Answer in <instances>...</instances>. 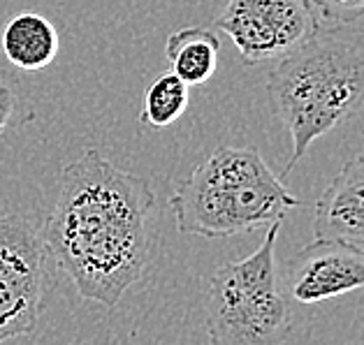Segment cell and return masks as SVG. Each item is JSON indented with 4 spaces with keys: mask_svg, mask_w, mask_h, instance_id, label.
Listing matches in <instances>:
<instances>
[{
    "mask_svg": "<svg viewBox=\"0 0 364 345\" xmlns=\"http://www.w3.org/2000/svg\"><path fill=\"white\" fill-rule=\"evenodd\" d=\"M281 220L244 260L214 271L207 295L209 345H283L292 334V313L277 271Z\"/></svg>",
    "mask_w": 364,
    "mask_h": 345,
    "instance_id": "4",
    "label": "cell"
},
{
    "mask_svg": "<svg viewBox=\"0 0 364 345\" xmlns=\"http://www.w3.org/2000/svg\"><path fill=\"white\" fill-rule=\"evenodd\" d=\"M156 192L97 148L63 167L42 227L44 246L88 302L114 308L139 283L151 255Z\"/></svg>",
    "mask_w": 364,
    "mask_h": 345,
    "instance_id": "1",
    "label": "cell"
},
{
    "mask_svg": "<svg viewBox=\"0 0 364 345\" xmlns=\"http://www.w3.org/2000/svg\"><path fill=\"white\" fill-rule=\"evenodd\" d=\"M218 51V35L204 26L174 31L165 42V56L170 60L172 75L179 77L186 86H202L216 75Z\"/></svg>",
    "mask_w": 364,
    "mask_h": 345,
    "instance_id": "10",
    "label": "cell"
},
{
    "mask_svg": "<svg viewBox=\"0 0 364 345\" xmlns=\"http://www.w3.org/2000/svg\"><path fill=\"white\" fill-rule=\"evenodd\" d=\"M321 26H350L364 19V0H311Z\"/></svg>",
    "mask_w": 364,
    "mask_h": 345,
    "instance_id": "12",
    "label": "cell"
},
{
    "mask_svg": "<svg viewBox=\"0 0 364 345\" xmlns=\"http://www.w3.org/2000/svg\"><path fill=\"white\" fill-rule=\"evenodd\" d=\"M314 236L364 248V153L346 160L318 197Z\"/></svg>",
    "mask_w": 364,
    "mask_h": 345,
    "instance_id": "8",
    "label": "cell"
},
{
    "mask_svg": "<svg viewBox=\"0 0 364 345\" xmlns=\"http://www.w3.org/2000/svg\"><path fill=\"white\" fill-rule=\"evenodd\" d=\"M288 295L311 306L364 290V248L316 239L288 264Z\"/></svg>",
    "mask_w": 364,
    "mask_h": 345,
    "instance_id": "7",
    "label": "cell"
},
{
    "mask_svg": "<svg viewBox=\"0 0 364 345\" xmlns=\"http://www.w3.org/2000/svg\"><path fill=\"white\" fill-rule=\"evenodd\" d=\"M3 54L16 70L23 72H42L58 56V31L47 16L40 12L14 14L3 28Z\"/></svg>",
    "mask_w": 364,
    "mask_h": 345,
    "instance_id": "9",
    "label": "cell"
},
{
    "mask_svg": "<svg viewBox=\"0 0 364 345\" xmlns=\"http://www.w3.org/2000/svg\"><path fill=\"white\" fill-rule=\"evenodd\" d=\"M297 207H304L301 199L246 146H218L170 197L176 229L204 239L269 227Z\"/></svg>",
    "mask_w": 364,
    "mask_h": 345,
    "instance_id": "3",
    "label": "cell"
},
{
    "mask_svg": "<svg viewBox=\"0 0 364 345\" xmlns=\"http://www.w3.org/2000/svg\"><path fill=\"white\" fill-rule=\"evenodd\" d=\"M191 86H186L176 75L167 72L156 77L141 97L139 126L151 132L165 130L179 121L191 102Z\"/></svg>",
    "mask_w": 364,
    "mask_h": 345,
    "instance_id": "11",
    "label": "cell"
},
{
    "mask_svg": "<svg viewBox=\"0 0 364 345\" xmlns=\"http://www.w3.org/2000/svg\"><path fill=\"white\" fill-rule=\"evenodd\" d=\"M42 229L21 214L0 218V345L35 329L54 285Z\"/></svg>",
    "mask_w": 364,
    "mask_h": 345,
    "instance_id": "5",
    "label": "cell"
},
{
    "mask_svg": "<svg viewBox=\"0 0 364 345\" xmlns=\"http://www.w3.org/2000/svg\"><path fill=\"white\" fill-rule=\"evenodd\" d=\"M267 95L292 139L283 179L314 141L362 111L364 26H321L314 38L269 70Z\"/></svg>",
    "mask_w": 364,
    "mask_h": 345,
    "instance_id": "2",
    "label": "cell"
},
{
    "mask_svg": "<svg viewBox=\"0 0 364 345\" xmlns=\"http://www.w3.org/2000/svg\"><path fill=\"white\" fill-rule=\"evenodd\" d=\"M246 65L279 60L299 49L321 28L311 0H228L216 16Z\"/></svg>",
    "mask_w": 364,
    "mask_h": 345,
    "instance_id": "6",
    "label": "cell"
},
{
    "mask_svg": "<svg viewBox=\"0 0 364 345\" xmlns=\"http://www.w3.org/2000/svg\"><path fill=\"white\" fill-rule=\"evenodd\" d=\"M14 109H16V93H14V88L0 79V132L10 126V121L14 116Z\"/></svg>",
    "mask_w": 364,
    "mask_h": 345,
    "instance_id": "13",
    "label": "cell"
}]
</instances>
